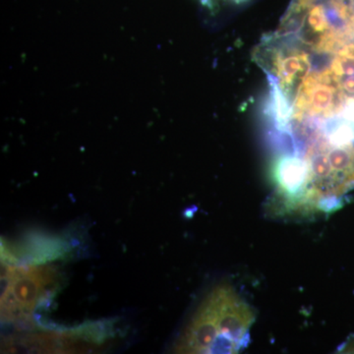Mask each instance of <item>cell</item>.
Returning <instances> with one entry per match:
<instances>
[{
    "label": "cell",
    "instance_id": "1",
    "mask_svg": "<svg viewBox=\"0 0 354 354\" xmlns=\"http://www.w3.org/2000/svg\"><path fill=\"white\" fill-rule=\"evenodd\" d=\"M254 58L274 189L313 202L353 189L354 0H291Z\"/></svg>",
    "mask_w": 354,
    "mask_h": 354
},
{
    "label": "cell",
    "instance_id": "2",
    "mask_svg": "<svg viewBox=\"0 0 354 354\" xmlns=\"http://www.w3.org/2000/svg\"><path fill=\"white\" fill-rule=\"evenodd\" d=\"M255 312L227 283L205 297L176 342L178 353H239L248 346Z\"/></svg>",
    "mask_w": 354,
    "mask_h": 354
},
{
    "label": "cell",
    "instance_id": "3",
    "mask_svg": "<svg viewBox=\"0 0 354 354\" xmlns=\"http://www.w3.org/2000/svg\"><path fill=\"white\" fill-rule=\"evenodd\" d=\"M1 315L6 321L29 320L37 305L58 288L57 272L51 267L1 266Z\"/></svg>",
    "mask_w": 354,
    "mask_h": 354
},
{
    "label": "cell",
    "instance_id": "4",
    "mask_svg": "<svg viewBox=\"0 0 354 354\" xmlns=\"http://www.w3.org/2000/svg\"><path fill=\"white\" fill-rule=\"evenodd\" d=\"M348 349V351H351V353H354V344H353V346H351V348H349Z\"/></svg>",
    "mask_w": 354,
    "mask_h": 354
},
{
    "label": "cell",
    "instance_id": "5",
    "mask_svg": "<svg viewBox=\"0 0 354 354\" xmlns=\"http://www.w3.org/2000/svg\"><path fill=\"white\" fill-rule=\"evenodd\" d=\"M241 1H242V0H241Z\"/></svg>",
    "mask_w": 354,
    "mask_h": 354
}]
</instances>
